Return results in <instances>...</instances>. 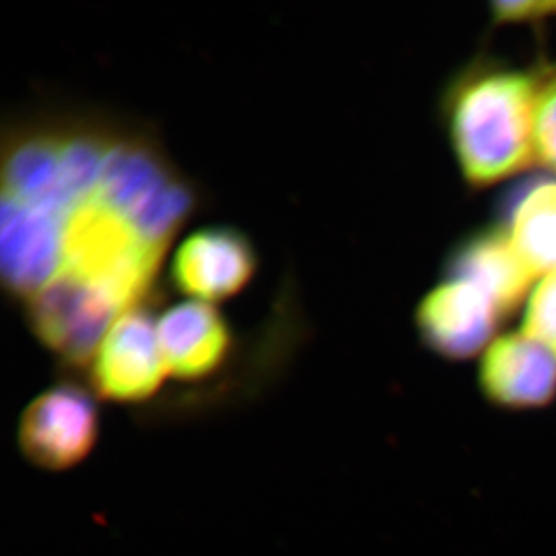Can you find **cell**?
I'll return each mask as SVG.
<instances>
[{
  "label": "cell",
  "mask_w": 556,
  "mask_h": 556,
  "mask_svg": "<svg viewBox=\"0 0 556 556\" xmlns=\"http://www.w3.org/2000/svg\"><path fill=\"white\" fill-rule=\"evenodd\" d=\"M536 90L525 73L485 67L468 72L450 91L448 135L471 185H493L532 160Z\"/></svg>",
  "instance_id": "obj_1"
},
{
  "label": "cell",
  "mask_w": 556,
  "mask_h": 556,
  "mask_svg": "<svg viewBox=\"0 0 556 556\" xmlns=\"http://www.w3.org/2000/svg\"><path fill=\"white\" fill-rule=\"evenodd\" d=\"M93 390L75 380H60L24 408L17 422L22 456L50 473L73 470L97 448L101 408Z\"/></svg>",
  "instance_id": "obj_2"
},
{
  "label": "cell",
  "mask_w": 556,
  "mask_h": 556,
  "mask_svg": "<svg viewBox=\"0 0 556 556\" xmlns=\"http://www.w3.org/2000/svg\"><path fill=\"white\" fill-rule=\"evenodd\" d=\"M152 303L116 318L89 365L91 390L119 405H144L159 396L167 376Z\"/></svg>",
  "instance_id": "obj_3"
},
{
  "label": "cell",
  "mask_w": 556,
  "mask_h": 556,
  "mask_svg": "<svg viewBox=\"0 0 556 556\" xmlns=\"http://www.w3.org/2000/svg\"><path fill=\"white\" fill-rule=\"evenodd\" d=\"M25 318L40 345L68 368L89 367L116 318V303L72 280H54L24 303Z\"/></svg>",
  "instance_id": "obj_4"
},
{
  "label": "cell",
  "mask_w": 556,
  "mask_h": 556,
  "mask_svg": "<svg viewBox=\"0 0 556 556\" xmlns=\"http://www.w3.org/2000/svg\"><path fill=\"white\" fill-rule=\"evenodd\" d=\"M254 244L232 226H207L190 233L172 260L170 281L199 302L236 298L257 270Z\"/></svg>",
  "instance_id": "obj_5"
},
{
  "label": "cell",
  "mask_w": 556,
  "mask_h": 556,
  "mask_svg": "<svg viewBox=\"0 0 556 556\" xmlns=\"http://www.w3.org/2000/svg\"><path fill=\"white\" fill-rule=\"evenodd\" d=\"M504 318L485 291L457 278L434 288L416 313L422 342L450 361H466L485 351Z\"/></svg>",
  "instance_id": "obj_6"
},
{
  "label": "cell",
  "mask_w": 556,
  "mask_h": 556,
  "mask_svg": "<svg viewBox=\"0 0 556 556\" xmlns=\"http://www.w3.org/2000/svg\"><path fill=\"white\" fill-rule=\"evenodd\" d=\"M156 331L167 375L182 383L215 378L236 346L229 321L206 302L170 306L156 321Z\"/></svg>",
  "instance_id": "obj_7"
},
{
  "label": "cell",
  "mask_w": 556,
  "mask_h": 556,
  "mask_svg": "<svg viewBox=\"0 0 556 556\" xmlns=\"http://www.w3.org/2000/svg\"><path fill=\"white\" fill-rule=\"evenodd\" d=\"M479 387L500 408L546 407L556 397V354L522 331L497 338L482 356Z\"/></svg>",
  "instance_id": "obj_8"
},
{
  "label": "cell",
  "mask_w": 556,
  "mask_h": 556,
  "mask_svg": "<svg viewBox=\"0 0 556 556\" xmlns=\"http://www.w3.org/2000/svg\"><path fill=\"white\" fill-rule=\"evenodd\" d=\"M447 276L477 285L495 300L506 318L518 308L535 277L510 237L495 229L460 243L448 258Z\"/></svg>",
  "instance_id": "obj_9"
},
{
  "label": "cell",
  "mask_w": 556,
  "mask_h": 556,
  "mask_svg": "<svg viewBox=\"0 0 556 556\" xmlns=\"http://www.w3.org/2000/svg\"><path fill=\"white\" fill-rule=\"evenodd\" d=\"M508 237L533 276L556 273V182L538 185L522 197Z\"/></svg>",
  "instance_id": "obj_10"
},
{
  "label": "cell",
  "mask_w": 556,
  "mask_h": 556,
  "mask_svg": "<svg viewBox=\"0 0 556 556\" xmlns=\"http://www.w3.org/2000/svg\"><path fill=\"white\" fill-rule=\"evenodd\" d=\"M521 331L556 354V273L544 278L530 295Z\"/></svg>",
  "instance_id": "obj_11"
},
{
  "label": "cell",
  "mask_w": 556,
  "mask_h": 556,
  "mask_svg": "<svg viewBox=\"0 0 556 556\" xmlns=\"http://www.w3.org/2000/svg\"><path fill=\"white\" fill-rule=\"evenodd\" d=\"M535 153L556 172V67L548 70L538 83Z\"/></svg>",
  "instance_id": "obj_12"
},
{
  "label": "cell",
  "mask_w": 556,
  "mask_h": 556,
  "mask_svg": "<svg viewBox=\"0 0 556 556\" xmlns=\"http://www.w3.org/2000/svg\"><path fill=\"white\" fill-rule=\"evenodd\" d=\"M493 14L501 22L535 21L556 13V2H496Z\"/></svg>",
  "instance_id": "obj_13"
}]
</instances>
